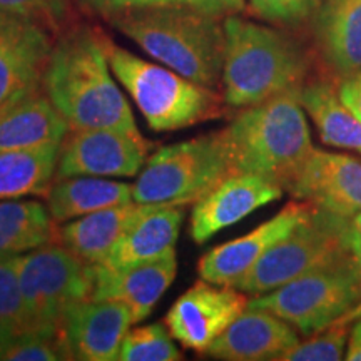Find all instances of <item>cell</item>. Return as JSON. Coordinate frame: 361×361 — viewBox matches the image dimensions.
I'll return each instance as SVG.
<instances>
[{
	"label": "cell",
	"mask_w": 361,
	"mask_h": 361,
	"mask_svg": "<svg viewBox=\"0 0 361 361\" xmlns=\"http://www.w3.org/2000/svg\"><path fill=\"white\" fill-rule=\"evenodd\" d=\"M42 92L71 129H117L142 135L107 61L104 37L78 27L54 44Z\"/></svg>",
	"instance_id": "cell-1"
},
{
	"label": "cell",
	"mask_w": 361,
	"mask_h": 361,
	"mask_svg": "<svg viewBox=\"0 0 361 361\" xmlns=\"http://www.w3.org/2000/svg\"><path fill=\"white\" fill-rule=\"evenodd\" d=\"M219 137L231 173L259 176L284 191L314 151L300 87L245 107Z\"/></svg>",
	"instance_id": "cell-2"
},
{
	"label": "cell",
	"mask_w": 361,
	"mask_h": 361,
	"mask_svg": "<svg viewBox=\"0 0 361 361\" xmlns=\"http://www.w3.org/2000/svg\"><path fill=\"white\" fill-rule=\"evenodd\" d=\"M112 24L147 56L209 89L223 80L224 24L188 4L134 8L112 16Z\"/></svg>",
	"instance_id": "cell-3"
},
{
	"label": "cell",
	"mask_w": 361,
	"mask_h": 361,
	"mask_svg": "<svg viewBox=\"0 0 361 361\" xmlns=\"http://www.w3.org/2000/svg\"><path fill=\"white\" fill-rule=\"evenodd\" d=\"M224 35L223 85L229 107L245 109L303 85L308 57L288 34L228 16Z\"/></svg>",
	"instance_id": "cell-4"
},
{
	"label": "cell",
	"mask_w": 361,
	"mask_h": 361,
	"mask_svg": "<svg viewBox=\"0 0 361 361\" xmlns=\"http://www.w3.org/2000/svg\"><path fill=\"white\" fill-rule=\"evenodd\" d=\"M107 61L114 78L128 90L149 128L171 133L221 116L224 97L104 39Z\"/></svg>",
	"instance_id": "cell-5"
},
{
	"label": "cell",
	"mask_w": 361,
	"mask_h": 361,
	"mask_svg": "<svg viewBox=\"0 0 361 361\" xmlns=\"http://www.w3.org/2000/svg\"><path fill=\"white\" fill-rule=\"evenodd\" d=\"M361 301V251L328 261L276 290L255 296L247 306L268 310L311 336L336 324Z\"/></svg>",
	"instance_id": "cell-6"
},
{
	"label": "cell",
	"mask_w": 361,
	"mask_h": 361,
	"mask_svg": "<svg viewBox=\"0 0 361 361\" xmlns=\"http://www.w3.org/2000/svg\"><path fill=\"white\" fill-rule=\"evenodd\" d=\"M350 251H361L351 219L311 204L293 231L233 288L246 295H264Z\"/></svg>",
	"instance_id": "cell-7"
},
{
	"label": "cell",
	"mask_w": 361,
	"mask_h": 361,
	"mask_svg": "<svg viewBox=\"0 0 361 361\" xmlns=\"http://www.w3.org/2000/svg\"><path fill=\"white\" fill-rule=\"evenodd\" d=\"M231 174L219 133L164 146L146 159L133 184V201L192 206Z\"/></svg>",
	"instance_id": "cell-8"
},
{
	"label": "cell",
	"mask_w": 361,
	"mask_h": 361,
	"mask_svg": "<svg viewBox=\"0 0 361 361\" xmlns=\"http://www.w3.org/2000/svg\"><path fill=\"white\" fill-rule=\"evenodd\" d=\"M19 279L30 331H62L66 311L92 295L90 264L57 243L24 252Z\"/></svg>",
	"instance_id": "cell-9"
},
{
	"label": "cell",
	"mask_w": 361,
	"mask_h": 361,
	"mask_svg": "<svg viewBox=\"0 0 361 361\" xmlns=\"http://www.w3.org/2000/svg\"><path fill=\"white\" fill-rule=\"evenodd\" d=\"M52 49L51 32L42 22L0 12V117L42 92Z\"/></svg>",
	"instance_id": "cell-10"
},
{
	"label": "cell",
	"mask_w": 361,
	"mask_h": 361,
	"mask_svg": "<svg viewBox=\"0 0 361 361\" xmlns=\"http://www.w3.org/2000/svg\"><path fill=\"white\" fill-rule=\"evenodd\" d=\"M147 151L142 135L117 129H71L61 142L56 179L134 178L146 164Z\"/></svg>",
	"instance_id": "cell-11"
},
{
	"label": "cell",
	"mask_w": 361,
	"mask_h": 361,
	"mask_svg": "<svg viewBox=\"0 0 361 361\" xmlns=\"http://www.w3.org/2000/svg\"><path fill=\"white\" fill-rule=\"evenodd\" d=\"M247 303L246 293L201 279L174 301L164 324L184 348L204 355L216 338L247 308Z\"/></svg>",
	"instance_id": "cell-12"
},
{
	"label": "cell",
	"mask_w": 361,
	"mask_h": 361,
	"mask_svg": "<svg viewBox=\"0 0 361 361\" xmlns=\"http://www.w3.org/2000/svg\"><path fill=\"white\" fill-rule=\"evenodd\" d=\"M286 192L293 200L351 219L361 211V161L314 147Z\"/></svg>",
	"instance_id": "cell-13"
},
{
	"label": "cell",
	"mask_w": 361,
	"mask_h": 361,
	"mask_svg": "<svg viewBox=\"0 0 361 361\" xmlns=\"http://www.w3.org/2000/svg\"><path fill=\"white\" fill-rule=\"evenodd\" d=\"M284 189L255 174L231 173L192 204L189 234L197 245L209 241L259 207L278 201Z\"/></svg>",
	"instance_id": "cell-14"
},
{
	"label": "cell",
	"mask_w": 361,
	"mask_h": 361,
	"mask_svg": "<svg viewBox=\"0 0 361 361\" xmlns=\"http://www.w3.org/2000/svg\"><path fill=\"white\" fill-rule=\"evenodd\" d=\"M310 207V202L295 200L251 233L207 251L197 264L201 279L223 286H234L258 264L271 247L293 231Z\"/></svg>",
	"instance_id": "cell-15"
},
{
	"label": "cell",
	"mask_w": 361,
	"mask_h": 361,
	"mask_svg": "<svg viewBox=\"0 0 361 361\" xmlns=\"http://www.w3.org/2000/svg\"><path fill=\"white\" fill-rule=\"evenodd\" d=\"M178 273L176 250L159 258L128 268H106L90 264L92 295L90 300H111L126 305L133 316V323L144 322L157 301L168 291Z\"/></svg>",
	"instance_id": "cell-16"
},
{
	"label": "cell",
	"mask_w": 361,
	"mask_h": 361,
	"mask_svg": "<svg viewBox=\"0 0 361 361\" xmlns=\"http://www.w3.org/2000/svg\"><path fill=\"white\" fill-rule=\"evenodd\" d=\"M133 324L126 305L89 298L66 311L61 329L72 360L114 361Z\"/></svg>",
	"instance_id": "cell-17"
},
{
	"label": "cell",
	"mask_w": 361,
	"mask_h": 361,
	"mask_svg": "<svg viewBox=\"0 0 361 361\" xmlns=\"http://www.w3.org/2000/svg\"><path fill=\"white\" fill-rule=\"evenodd\" d=\"M300 343V333L268 310L247 308L206 350L226 361H279Z\"/></svg>",
	"instance_id": "cell-18"
},
{
	"label": "cell",
	"mask_w": 361,
	"mask_h": 361,
	"mask_svg": "<svg viewBox=\"0 0 361 361\" xmlns=\"http://www.w3.org/2000/svg\"><path fill=\"white\" fill-rule=\"evenodd\" d=\"M156 207L162 206L130 201L96 211L59 228L57 241L85 264H101L109 256L112 247L129 231L130 226Z\"/></svg>",
	"instance_id": "cell-19"
},
{
	"label": "cell",
	"mask_w": 361,
	"mask_h": 361,
	"mask_svg": "<svg viewBox=\"0 0 361 361\" xmlns=\"http://www.w3.org/2000/svg\"><path fill=\"white\" fill-rule=\"evenodd\" d=\"M314 39L338 74L361 71V0H322L313 16Z\"/></svg>",
	"instance_id": "cell-20"
},
{
	"label": "cell",
	"mask_w": 361,
	"mask_h": 361,
	"mask_svg": "<svg viewBox=\"0 0 361 361\" xmlns=\"http://www.w3.org/2000/svg\"><path fill=\"white\" fill-rule=\"evenodd\" d=\"M183 219V206L156 207L130 226L101 264L106 268H128L159 258L174 250Z\"/></svg>",
	"instance_id": "cell-21"
},
{
	"label": "cell",
	"mask_w": 361,
	"mask_h": 361,
	"mask_svg": "<svg viewBox=\"0 0 361 361\" xmlns=\"http://www.w3.org/2000/svg\"><path fill=\"white\" fill-rule=\"evenodd\" d=\"M47 209L56 223H69L107 207L133 201V184L112 178L74 176L56 179L45 194Z\"/></svg>",
	"instance_id": "cell-22"
},
{
	"label": "cell",
	"mask_w": 361,
	"mask_h": 361,
	"mask_svg": "<svg viewBox=\"0 0 361 361\" xmlns=\"http://www.w3.org/2000/svg\"><path fill=\"white\" fill-rule=\"evenodd\" d=\"M71 128L44 92L0 117V152L62 142Z\"/></svg>",
	"instance_id": "cell-23"
},
{
	"label": "cell",
	"mask_w": 361,
	"mask_h": 361,
	"mask_svg": "<svg viewBox=\"0 0 361 361\" xmlns=\"http://www.w3.org/2000/svg\"><path fill=\"white\" fill-rule=\"evenodd\" d=\"M300 102L326 146L361 152V121L343 101L338 87L326 80L303 84Z\"/></svg>",
	"instance_id": "cell-24"
},
{
	"label": "cell",
	"mask_w": 361,
	"mask_h": 361,
	"mask_svg": "<svg viewBox=\"0 0 361 361\" xmlns=\"http://www.w3.org/2000/svg\"><path fill=\"white\" fill-rule=\"evenodd\" d=\"M61 142L0 152V201L45 196L56 179Z\"/></svg>",
	"instance_id": "cell-25"
},
{
	"label": "cell",
	"mask_w": 361,
	"mask_h": 361,
	"mask_svg": "<svg viewBox=\"0 0 361 361\" xmlns=\"http://www.w3.org/2000/svg\"><path fill=\"white\" fill-rule=\"evenodd\" d=\"M39 201H0V255H24L57 243L59 229Z\"/></svg>",
	"instance_id": "cell-26"
},
{
	"label": "cell",
	"mask_w": 361,
	"mask_h": 361,
	"mask_svg": "<svg viewBox=\"0 0 361 361\" xmlns=\"http://www.w3.org/2000/svg\"><path fill=\"white\" fill-rule=\"evenodd\" d=\"M20 256L0 255V348L30 331L19 279Z\"/></svg>",
	"instance_id": "cell-27"
},
{
	"label": "cell",
	"mask_w": 361,
	"mask_h": 361,
	"mask_svg": "<svg viewBox=\"0 0 361 361\" xmlns=\"http://www.w3.org/2000/svg\"><path fill=\"white\" fill-rule=\"evenodd\" d=\"M168 326L162 323L146 324L126 333L119 361H179L183 355L174 345Z\"/></svg>",
	"instance_id": "cell-28"
},
{
	"label": "cell",
	"mask_w": 361,
	"mask_h": 361,
	"mask_svg": "<svg viewBox=\"0 0 361 361\" xmlns=\"http://www.w3.org/2000/svg\"><path fill=\"white\" fill-rule=\"evenodd\" d=\"M2 361H61L72 360L62 331H27L0 348Z\"/></svg>",
	"instance_id": "cell-29"
},
{
	"label": "cell",
	"mask_w": 361,
	"mask_h": 361,
	"mask_svg": "<svg viewBox=\"0 0 361 361\" xmlns=\"http://www.w3.org/2000/svg\"><path fill=\"white\" fill-rule=\"evenodd\" d=\"M350 329L346 324H331L308 336L306 341L288 350L279 361H340L346 358Z\"/></svg>",
	"instance_id": "cell-30"
},
{
	"label": "cell",
	"mask_w": 361,
	"mask_h": 361,
	"mask_svg": "<svg viewBox=\"0 0 361 361\" xmlns=\"http://www.w3.org/2000/svg\"><path fill=\"white\" fill-rule=\"evenodd\" d=\"M322 0H250L252 12L278 25H300L314 16Z\"/></svg>",
	"instance_id": "cell-31"
},
{
	"label": "cell",
	"mask_w": 361,
	"mask_h": 361,
	"mask_svg": "<svg viewBox=\"0 0 361 361\" xmlns=\"http://www.w3.org/2000/svg\"><path fill=\"white\" fill-rule=\"evenodd\" d=\"M0 12L30 17L49 27L64 19L67 0H0Z\"/></svg>",
	"instance_id": "cell-32"
},
{
	"label": "cell",
	"mask_w": 361,
	"mask_h": 361,
	"mask_svg": "<svg viewBox=\"0 0 361 361\" xmlns=\"http://www.w3.org/2000/svg\"><path fill=\"white\" fill-rule=\"evenodd\" d=\"M85 6L104 16H117L134 8L166 6V4H188L191 6V0H82Z\"/></svg>",
	"instance_id": "cell-33"
},
{
	"label": "cell",
	"mask_w": 361,
	"mask_h": 361,
	"mask_svg": "<svg viewBox=\"0 0 361 361\" xmlns=\"http://www.w3.org/2000/svg\"><path fill=\"white\" fill-rule=\"evenodd\" d=\"M338 90H340V96L346 106L361 121V71L355 72V74L345 75V79L341 80Z\"/></svg>",
	"instance_id": "cell-34"
},
{
	"label": "cell",
	"mask_w": 361,
	"mask_h": 361,
	"mask_svg": "<svg viewBox=\"0 0 361 361\" xmlns=\"http://www.w3.org/2000/svg\"><path fill=\"white\" fill-rule=\"evenodd\" d=\"M191 6L216 17L236 16L245 8V0H191Z\"/></svg>",
	"instance_id": "cell-35"
},
{
	"label": "cell",
	"mask_w": 361,
	"mask_h": 361,
	"mask_svg": "<svg viewBox=\"0 0 361 361\" xmlns=\"http://www.w3.org/2000/svg\"><path fill=\"white\" fill-rule=\"evenodd\" d=\"M346 360L361 361V316L356 319L353 329L350 331L348 346H346Z\"/></svg>",
	"instance_id": "cell-36"
},
{
	"label": "cell",
	"mask_w": 361,
	"mask_h": 361,
	"mask_svg": "<svg viewBox=\"0 0 361 361\" xmlns=\"http://www.w3.org/2000/svg\"><path fill=\"white\" fill-rule=\"evenodd\" d=\"M360 316H361V301L358 303V306H356V308H355L353 311H351L350 314H346L345 318H341L340 322H338L336 324H346V326H350V324L355 323L356 319L360 318Z\"/></svg>",
	"instance_id": "cell-37"
},
{
	"label": "cell",
	"mask_w": 361,
	"mask_h": 361,
	"mask_svg": "<svg viewBox=\"0 0 361 361\" xmlns=\"http://www.w3.org/2000/svg\"><path fill=\"white\" fill-rule=\"evenodd\" d=\"M351 226H353V233H355L356 241H358V246L361 247V211L351 218Z\"/></svg>",
	"instance_id": "cell-38"
}]
</instances>
